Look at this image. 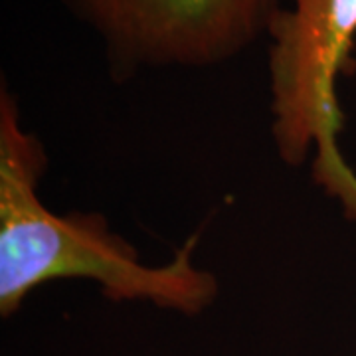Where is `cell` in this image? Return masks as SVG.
I'll use <instances>...</instances> for the list:
<instances>
[{
    "label": "cell",
    "mask_w": 356,
    "mask_h": 356,
    "mask_svg": "<svg viewBox=\"0 0 356 356\" xmlns=\"http://www.w3.org/2000/svg\"><path fill=\"white\" fill-rule=\"evenodd\" d=\"M40 139L0 93V315L10 317L42 285L89 280L119 303H151L182 315L214 305L218 280L198 267L188 242L170 261L149 266L102 216L56 214L40 196L46 168Z\"/></svg>",
    "instance_id": "1"
},
{
    "label": "cell",
    "mask_w": 356,
    "mask_h": 356,
    "mask_svg": "<svg viewBox=\"0 0 356 356\" xmlns=\"http://www.w3.org/2000/svg\"><path fill=\"white\" fill-rule=\"evenodd\" d=\"M271 135L281 161L303 166L356 222V172L339 135L337 81L356 40V0H285L267 28Z\"/></svg>",
    "instance_id": "2"
},
{
    "label": "cell",
    "mask_w": 356,
    "mask_h": 356,
    "mask_svg": "<svg viewBox=\"0 0 356 356\" xmlns=\"http://www.w3.org/2000/svg\"><path fill=\"white\" fill-rule=\"evenodd\" d=\"M119 67H210L250 48L285 0H64Z\"/></svg>",
    "instance_id": "3"
}]
</instances>
